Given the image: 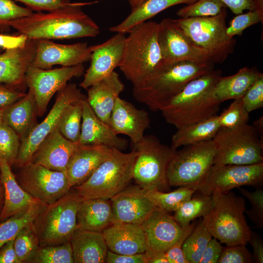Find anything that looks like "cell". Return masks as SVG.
I'll return each mask as SVG.
<instances>
[{"mask_svg":"<svg viewBox=\"0 0 263 263\" xmlns=\"http://www.w3.org/2000/svg\"><path fill=\"white\" fill-rule=\"evenodd\" d=\"M83 99L71 104L65 109L57 126L65 138L74 143H78L80 135Z\"/></svg>","mask_w":263,"mask_h":263,"instance_id":"39","label":"cell"},{"mask_svg":"<svg viewBox=\"0 0 263 263\" xmlns=\"http://www.w3.org/2000/svg\"><path fill=\"white\" fill-rule=\"evenodd\" d=\"M129 4L130 5V6L131 7V11H132L137 7H138L139 6H140L142 4H143L144 2H145L147 0H128Z\"/></svg>","mask_w":263,"mask_h":263,"instance_id":"62","label":"cell"},{"mask_svg":"<svg viewBox=\"0 0 263 263\" xmlns=\"http://www.w3.org/2000/svg\"><path fill=\"white\" fill-rule=\"evenodd\" d=\"M112 151V149L103 145L79 144L66 167L70 187L79 185L87 180Z\"/></svg>","mask_w":263,"mask_h":263,"instance_id":"23","label":"cell"},{"mask_svg":"<svg viewBox=\"0 0 263 263\" xmlns=\"http://www.w3.org/2000/svg\"><path fill=\"white\" fill-rule=\"evenodd\" d=\"M220 128L218 114L180 128L171 138L170 147L176 150L181 146L211 140Z\"/></svg>","mask_w":263,"mask_h":263,"instance_id":"33","label":"cell"},{"mask_svg":"<svg viewBox=\"0 0 263 263\" xmlns=\"http://www.w3.org/2000/svg\"><path fill=\"white\" fill-rule=\"evenodd\" d=\"M78 145L65 138L56 128L41 142L30 162L66 172L69 160Z\"/></svg>","mask_w":263,"mask_h":263,"instance_id":"24","label":"cell"},{"mask_svg":"<svg viewBox=\"0 0 263 263\" xmlns=\"http://www.w3.org/2000/svg\"><path fill=\"white\" fill-rule=\"evenodd\" d=\"M3 109H0V124L3 122Z\"/></svg>","mask_w":263,"mask_h":263,"instance_id":"64","label":"cell"},{"mask_svg":"<svg viewBox=\"0 0 263 263\" xmlns=\"http://www.w3.org/2000/svg\"><path fill=\"white\" fill-rule=\"evenodd\" d=\"M7 85H0V109H4L26 95Z\"/></svg>","mask_w":263,"mask_h":263,"instance_id":"53","label":"cell"},{"mask_svg":"<svg viewBox=\"0 0 263 263\" xmlns=\"http://www.w3.org/2000/svg\"><path fill=\"white\" fill-rule=\"evenodd\" d=\"M102 234L109 250L121 254L144 253L147 244L141 225L114 223Z\"/></svg>","mask_w":263,"mask_h":263,"instance_id":"26","label":"cell"},{"mask_svg":"<svg viewBox=\"0 0 263 263\" xmlns=\"http://www.w3.org/2000/svg\"><path fill=\"white\" fill-rule=\"evenodd\" d=\"M214 204L202 221L212 237L226 245H246L251 230L244 215L245 202L232 191L214 193Z\"/></svg>","mask_w":263,"mask_h":263,"instance_id":"5","label":"cell"},{"mask_svg":"<svg viewBox=\"0 0 263 263\" xmlns=\"http://www.w3.org/2000/svg\"><path fill=\"white\" fill-rule=\"evenodd\" d=\"M158 23L146 21L128 33L118 67L133 87L140 85L163 66L158 41Z\"/></svg>","mask_w":263,"mask_h":263,"instance_id":"4","label":"cell"},{"mask_svg":"<svg viewBox=\"0 0 263 263\" xmlns=\"http://www.w3.org/2000/svg\"><path fill=\"white\" fill-rule=\"evenodd\" d=\"M77 228L102 232L113 223V214L110 199H84L79 207Z\"/></svg>","mask_w":263,"mask_h":263,"instance_id":"30","label":"cell"},{"mask_svg":"<svg viewBox=\"0 0 263 263\" xmlns=\"http://www.w3.org/2000/svg\"><path fill=\"white\" fill-rule=\"evenodd\" d=\"M261 74L255 67H245L234 75L221 76L214 85V94L221 103L242 98Z\"/></svg>","mask_w":263,"mask_h":263,"instance_id":"32","label":"cell"},{"mask_svg":"<svg viewBox=\"0 0 263 263\" xmlns=\"http://www.w3.org/2000/svg\"><path fill=\"white\" fill-rule=\"evenodd\" d=\"M253 250L254 262L263 263V240L260 235L251 230L249 239L248 241Z\"/></svg>","mask_w":263,"mask_h":263,"instance_id":"57","label":"cell"},{"mask_svg":"<svg viewBox=\"0 0 263 263\" xmlns=\"http://www.w3.org/2000/svg\"><path fill=\"white\" fill-rule=\"evenodd\" d=\"M10 166L5 160H0V178L4 192L0 221L22 214L40 201L31 196L20 187Z\"/></svg>","mask_w":263,"mask_h":263,"instance_id":"27","label":"cell"},{"mask_svg":"<svg viewBox=\"0 0 263 263\" xmlns=\"http://www.w3.org/2000/svg\"><path fill=\"white\" fill-rule=\"evenodd\" d=\"M25 263H74L71 244L39 246Z\"/></svg>","mask_w":263,"mask_h":263,"instance_id":"40","label":"cell"},{"mask_svg":"<svg viewBox=\"0 0 263 263\" xmlns=\"http://www.w3.org/2000/svg\"><path fill=\"white\" fill-rule=\"evenodd\" d=\"M20 143V137L10 127L3 122L0 124V160L10 166L15 164Z\"/></svg>","mask_w":263,"mask_h":263,"instance_id":"43","label":"cell"},{"mask_svg":"<svg viewBox=\"0 0 263 263\" xmlns=\"http://www.w3.org/2000/svg\"><path fill=\"white\" fill-rule=\"evenodd\" d=\"M15 237L0 248V263H19L14 247Z\"/></svg>","mask_w":263,"mask_h":263,"instance_id":"56","label":"cell"},{"mask_svg":"<svg viewBox=\"0 0 263 263\" xmlns=\"http://www.w3.org/2000/svg\"><path fill=\"white\" fill-rule=\"evenodd\" d=\"M226 8L210 17L178 18L180 27L197 47L205 52L213 63H222L234 49L236 39L226 33Z\"/></svg>","mask_w":263,"mask_h":263,"instance_id":"8","label":"cell"},{"mask_svg":"<svg viewBox=\"0 0 263 263\" xmlns=\"http://www.w3.org/2000/svg\"><path fill=\"white\" fill-rule=\"evenodd\" d=\"M197 0H147L130 14L120 23L109 30L115 33H128L134 26L147 21L167 8L179 4H189Z\"/></svg>","mask_w":263,"mask_h":263,"instance_id":"34","label":"cell"},{"mask_svg":"<svg viewBox=\"0 0 263 263\" xmlns=\"http://www.w3.org/2000/svg\"><path fill=\"white\" fill-rule=\"evenodd\" d=\"M244 244L223 247L217 263H252L253 257Z\"/></svg>","mask_w":263,"mask_h":263,"instance_id":"47","label":"cell"},{"mask_svg":"<svg viewBox=\"0 0 263 263\" xmlns=\"http://www.w3.org/2000/svg\"><path fill=\"white\" fill-rule=\"evenodd\" d=\"M20 1L28 8L38 11H55L62 8L71 2L70 0H15Z\"/></svg>","mask_w":263,"mask_h":263,"instance_id":"50","label":"cell"},{"mask_svg":"<svg viewBox=\"0 0 263 263\" xmlns=\"http://www.w3.org/2000/svg\"><path fill=\"white\" fill-rule=\"evenodd\" d=\"M36 52L31 66L49 69L55 65L70 67L90 60L92 46L87 43H56L47 39L36 40Z\"/></svg>","mask_w":263,"mask_h":263,"instance_id":"18","label":"cell"},{"mask_svg":"<svg viewBox=\"0 0 263 263\" xmlns=\"http://www.w3.org/2000/svg\"><path fill=\"white\" fill-rule=\"evenodd\" d=\"M90 3L71 2L48 13H33L10 21L8 26L32 40L95 37L99 28L81 9L82 6Z\"/></svg>","mask_w":263,"mask_h":263,"instance_id":"1","label":"cell"},{"mask_svg":"<svg viewBox=\"0 0 263 263\" xmlns=\"http://www.w3.org/2000/svg\"><path fill=\"white\" fill-rule=\"evenodd\" d=\"M70 243L74 263H106L108 249L102 232L77 228Z\"/></svg>","mask_w":263,"mask_h":263,"instance_id":"29","label":"cell"},{"mask_svg":"<svg viewBox=\"0 0 263 263\" xmlns=\"http://www.w3.org/2000/svg\"><path fill=\"white\" fill-rule=\"evenodd\" d=\"M196 224L193 223L182 226L169 212L156 207L141 224L147 244L145 252H165L171 246L183 242Z\"/></svg>","mask_w":263,"mask_h":263,"instance_id":"17","label":"cell"},{"mask_svg":"<svg viewBox=\"0 0 263 263\" xmlns=\"http://www.w3.org/2000/svg\"><path fill=\"white\" fill-rule=\"evenodd\" d=\"M106 263H147L144 253L134 254H121L108 250Z\"/></svg>","mask_w":263,"mask_h":263,"instance_id":"52","label":"cell"},{"mask_svg":"<svg viewBox=\"0 0 263 263\" xmlns=\"http://www.w3.org/2000/svg\"><path fill=\"white\" fill-rule=\"evenodd\" d=\"M84 72L83 64L54 69H43L30 65L26 73L25 81L34 95L37 114L43 115L54 94L70 79L81 76Z\"/></svg>","mask_w":263,"mask_h":263,"instance_id":"15","label":"cell"},{"mask_svg":"<svg viewBox=\"0 0 263 263\" xmlns=\"http://www.w3.org/2000/svg\"><path fill=\"white\" fill-rule=\"evenodd\" d=\"M116 34L104 42L92 46L91 64L79 86L88 89L90 86L111 74L121 61L126 36Z\"/></svg>","mask_w":263,"mask_h":263,"instance_id":"19","label":"cell"},{"mask_svg":"<svg viewBox=\"0 0 263 263\" xmlns=\"http://www.w3.org/2000/svg\"><path fill=\"white\" fill-rule=\"evenodd\" d=\"M114 223L141 225L156 207L147 190L136 185L127 187L110 199Z\"/></svg>","mask_w":263,"mask_h":263,"instance_id":"20","label":"cell"},{"mask_svg":"<svg viewBox=\"0 0 263 263\" xmlns=\"http://www.w3.org/2000/svg\"><path fill=\"white\" fill-rule=\"evenodd\" d=\"M28 40L23 34L13 36L0 34V47L6 50H10L24 46Z\"/></svg>","mask_w":263,"mask_h":263,"instance_id":"54","label":"cell"},{"mask_svg":"<svg viewBox=\"0 0 263 263\" xmlns=\"http://www.w3.org/2000/svg\"><path fill=\"white\" fill-rule=\"evenodd\" d=\"M236 15L243 13L245 10H254V0H219Z\"/></svg>","mask_w":263,"mask_h":263,"instance_id":"55","label":"cell"},{"mask_svg":"<svg viewBox=\"0 0 263 263\" xmlns=\"http://www.w3.org/2000/svg\"><path fill=\"white\" fill-rule=\"evenodd\" d=\"M183 242L171 246L165 252L169 263H188L182 248Z\"/></svg>","mask_w":263,"mask_h":263,"instance_id":"58","label":"cell"},{"mask_svg":"<svg viewBox=\"0 0 263 263\" xmlns=\"http://www.w3.org/2000/svg\"><path fill=\"white\" fill-rule=\"evenodd\" d=\"M263 117L262 116L253 123V126L256 130L260 139L263 141Z\"/></svg>","mask_w":263,"mask_h":263,"instance_id":"60","label":"cell"},{"mask_svg":"<svg viewBox=\"0 0 263 263\" xmlns=\"http://www.w3.org/2000/svg\"><path fill=\"white\" fill-rule=\"evenodd\" d=\"M134 147L133 150L138 151L132 172L136 185L148 190H168V168L176 150L162 143L152 135H145Z\"/></svg>","mask_w":263,"mask_h":263,"instance_id":"10","label":"cell"},{"mask_svg":"<svg viewBox=\"0 0 263 263\" xmlns=\"http://www.w3.org/2000/svg\"><path fill=\"white\" fill-rule=\"evenodd\" d=\"M158 23V41L163 65L182 61L212 63L207 53L192 43L175 19L166 18Z\"/></svg>","mask_w":263,"mask_h":263,"instance_id":"16","label":"cell"},{"mask_svg":"<svg viewBox=\"0 0 263 263\" xmlns=\"http://www.w3.org/2000/svg\"><path fill=\"white\" fill-rule=\"evenodd\" d=\"M197 191L190 186H181L170 192L157 189L147 190V195L156 207L168 212H174L185 201L190 199Z\"/></svg>","mask_w":263,"mask_h":263,"instance_id":"36","label":"cell"},{"mask_svg":"<svg viewBox=\"0 0 263 263\" xmlns=\"http://www.w3.org/2000/svg\"><path fill=\"white\" fill-rule=\"evenodd\" d=\"M138 151L124 153L112 149L109 156L83 183L75 186L83 199H110L126 188L132 179V172Z\"/></svg>","mask_w":263,"mask_h":263,"instance_id":"6","label":"cell"},{"mask_svg":"<svg viewBox=\"0 0 263 263\" xmlns=\"http://www.w3.org/2000/svg\"><path fill=\"white\" fill-rule=\"evenodd\" d=\"M263 162L248 165H213L204 179L193 187L202 194L225 193L244 186L261 188Z\"/></svg>","mask_w":263,"mask_h":263,"instance_id":"12","label":"cell"},{"mask_svg":"<svg viewBox=\"0 0 263 263\" xmlns=\"http://www.w3.org/2000/svg\"><path fill=\"white\" fill-rule=\"evenodd\" d=\"M214 204L212 194L202 195L182 203L174 212L173 218L182 226H187L195 219L203 217L211 208Z\"/></svg>","mask_w":263,"mask_h":263,"instance_id":"35","label":"cell"},{"mask_svg":"<svg viewBox=\"0 0 263 263\" xmlns=\"http://www.w3.org/2000/svg\"><path fill=\"white\" fill-rule=\"evenodd\" d=\"M226 8L219 0H197L179 9L176 15L179 18L214 16Z\"/></svg>","mask_w":263,"mask_h":263,"instance_id":"42","label":"cell"},{"mask_svg":"<svg viewBox=\"0 0 263 263\" xmlns=\"http://www.w3.org/2000/svg\"><path fill=\"white\" fill-rule=\"evenodd\" d=\"M36 40L28 39L21 47L0 53V83L16 88L25 84L26 71L36 52Z\"/></svg>","mask_w":263,"mask_h":263,"instance_id":"25","label":"cell"},{"mask_svg":"<svg viewBox=\"0 0 263 263\" xmlns=\"http://www.w3.org/2000/svg\"><path fill=\"white\" fill-rule=\"evenodd\" d=\"M223 246L216 238L213 237L209 241L199 263H217Z\"/></svg>","mask_w":263,"mask_h":263,"instance_id":"51","label":"cell"},{"mask_svg":"<svg viewBox=\"0 0 263 263\" xmlns=\"http://www.w3.org/2000/svg\"><path fill=\"white\" fill-rule=\"evenodd\" d=\"M37 109L32 93L29 90L22 98L3 109V122L10 127L21 141L33 128Z\"/></svg>","mask_w":263,"mask_h":263,"instance_id":"31","label":"cell"},{"mask_svg":"<svg viewBox=\"0 0 263 263\" xmlns=\"http://www.w3.org/2000/svg\"><path fill=\"white\" fill-rule=\"evenodd\" d=\"M248 113L263 107V74L262 73L242 97Z\"/></svg>","mask_w":263,"mask_h":263,"instance_id":"49","label":"cell"},{"mask_svg":"<svg viewBox=\"0 0 263 263\" xmlns=\"http://www.w3.org/2000/svg\"><path fill=\"white\" fill-rule=\"evenodd\" d=\"M222 73L213 69L189 81L160 111L166 121L179 129L217 115L221 103L213 88Z\"/></svg>","mask_w":263,"mask_h":263,"instance_id":"2","label":"cell"},{"mask_svg":"<svg viewBox=\"0 0 263 263\" xmlns=\"http://www.w3.org/2000/svg\"><path fill=\"white\" fill-rule=\"evenodd\" d=\"M124 88L118 74L113 71L87 89L89 104L98 117L109 126L116 100Z\"/></svg>","mask_w":263,"mask_h":263,"instance_id":"28","label":"cell"},{"mask_svg":"<svg viewBox=\"0 0 263 263\" xmlns=\"http://www.w3.org/2000/svg\"><path fill=\"white\" fill-rule=\"evenodd\" d=\"M46 204L40 201L25 213L12 217L0 224V248L14 238L24 227L32 223Z\"/></svg>","mask_w":263,"mask_h":263,"instance_id":"38","label":"cell"},{"mask_svg":"<svg viewBox=\"0 0 263 263\" xmlns=\"http://www.w3.org/2000/svg\"><path fill=\"white\" fill-rule=\"evenodd\" d=\"M4 200V192L3 185L0 178V214L1 212Z\"/></svg>","mask_w":263,"mask_h":263,"instance_id":"63","label":"cell"},{"mask_svg":"<svg viewBox=\"0 0 263 263\" xmlns=\"http://www.w3.org/2000/svg\"><path fill=\"white\" fill-rule=\"evenodd\" d=\"M82 118L79 145H103L121 151L128 146V141L119 137L112 128L95 114L86 98L82 100Z\"/></svg>","mask_w":263,"mask_h":263,"instance_id":"22","label":"cell"},{"mask_svg":"<svg viewBox=\"0 0 263 263\" xmlns=\"http://www.w3.org/2000/svg\"><path fill=\"white\" fill-rule=\"evenodd\" d=\"M240 193L245 196L251 205L250 210H245L244 213L247 215L257 228L263 227V189L261 188L254 191L238 188Z\"/></svg>","mask_w":263,"mask_h":263,"instance_id":"45","label":"cell"},{"mask_svg":"<svg viewBox=\"0 0 263 263\" xmlns=\"http://www.w3.org/2000/svg\"><path fill=\"white\" fill-rule=\"evenodd\" d=\"M83 198L70 191L55 202L46 204L33 222L39 246L70 242L77 228L76 216Z\"/></svg>","mask_w":263,"mask_h":263,"instance_id":"7","label":"cell"},{"mask_svg":"<svg viewBox=\"0 0 263 263\" xmlns=\"http://www.w3.org/2000/svg\"><path fill=\"white\" fill-rule=\"evenodd\" d=\"M55 102L44 119L34 127L21 141L15 163L22 167L29 163L35 150L52 132L57 128L60 118L71 104L86 97L75 83H67L58 92Z\"/></svg>","mask_w":263,"mask_h":263,"instance_id":"13","label":"cell"},{"mask_svg":"<svg viewBox=\"0 0 263 263\" xmlns=\"http://www.w3.org/2000/svg\"><path fill=\"white\" fill-rule=\"evenodd\" d=\"M249 113L242 98L234 99L229 106L219 115L221 127L233 128L247 124Z\"/></svg>","mask_w":263,"mask_h":263,"instance_id":"44","label":"cell"},{"mask_svg":"<svg viewBox=\"0 0 263 263\" xmlns=\"http://www.w3.org/2000/svg\"><path fill=\"white\" fill-rule=\"evenodd\" d=\"M212 63L182 61L163 65L140 85L133 95L152 111H161L191 80L213 70Z\"/></svg>","mask_w":263,"mask_h":263,"instance_id":"3","label":"cell"},{"mask_svg":"<svg viewBox=\"0 0 263 263\" xmlns=\"http://www.w3.org/2000/svg\"><path fill=\"white\" fill-rule=\"evenodd\" d=\"M260 22L261 19L254 10L238 14L231 20L229 26L226 28V35L230 38L236 35L241 36L245 29Z\"/></svg>","mask_w":263,"mask_h":263,"instance_id":"48","label":"cell"},{"mask_svg":"<svg viewBox=\"0 0 263 263\" xmlns=\"http://www.w3.org/2000/svg\"><path fill=\"white\" fill-rule=\"evenodd\" d=\"M212 238V235L205 226L202 220H200L185 239L182 245L188 263H199L207 244Z\"/></svg>","mask_w":263,"mask_h":263,"instance_id":"37","label":"cell"},{"mask_svg":"<svg viewBox=\"0 0 263 263\" xmlns=\"http://www.w3.org/2000/svg\"><path fill=\"white\" fill-rule=\"evenodd\" d=\"M32 13L31 9L19 6L13 0H0V29L9 27L10 21Z\"/></svg>","mask_w":263,"mask_h":263,"instance_id":"46","label":"cell"},{"mask_svg":"<svg viewBox=\"0 0 263 263\" xmlns=\"http://www.w3.org/2000/svg\"><path fill=\"white\" fill-rule=\"evenodd\" d=\"M254 10L258 14L262 23L263 21V0H254Z\"/></svg>","mask_w":263,"mask_h":263,"instance_id":"61","label":"cell"},{"mask_svg":"<svg viewBox=\"0 0 263 263\" xmlns=\"http://www.w3.org/2000/svg\"><path fill=\"white\" fill-rule=\"evenodd\" d=\"M148 112L139 109L133 104L118 97L111 113L110 126L117 134L130 137L134 146L144 137L145 131L150 126Z\"/></svg>","mask_w":263,"mask_h":263,"instance_id":"21","label":"cell"},{"mask_svg":"<svg viewBox=\"0 0 263 263\" xmlns=\"http://www.w3.org/2000/svg\"><path fill=\"white\" fill-rule=\"evenodd\" d=\"M39 247L38 236L33 224L22 228L14 239V247L19 263H25Z\"/></svg>","mask_w":263,"mask_h":263,"instance_id":"41","label":"cell"},{"mask_svg":"<svg viewBox=\"0 0 263 263\" xmlns=\"http://www.w3.org/2000/svg\"><path fill=\"white\" fill-rule=\"evenodd\" d=\"M21 167L17 180L20 187L36 199L50 204L70 190L66 172L52 170L31 162Z\"/></svg>","mask_w":263,"mask_h":263,"instance_id":"14","label":"cell"},{"mask_svg":"<svg viewBox=\"0 0 263 263\" xmlns=\"http://www.w3.org/2000/svg\"><path fill=\"white\" fill-rule=\"evenodd\" d=\"M216 150L213 139L176 150L167 170L169 186L193 187L200 183L213 165Z\"/></svg>","mask_w":263,"mask_h":263,"instance_id":"11","label":"cell"},{"mask_svg":"<svg viewBox=\"0 0 263 263\" xmlns=\"http://www.w3.org/2000/svg\"><path fill=\"white\" fill-rule=\"evenodd\" d=\"M147 263H169L165 252L149 253L145 252Z\"/></svg>","mask_w":263,"mask_h":263,"instance_id":"59","label":"cell"},{"mask_svg":"<svg viewBox=\"0 0 263 263\" xmlns=\"http://www.w3.org/2000/svg\"><path fill=\"white\" fill-rule=\"evenodd\" d=\"M212 139L216 147L213 165H248L263 162V141L252 125L221 127Z\"/></svg>","mask_w":263,"mask_h":263,"instance_id":"9","label":"cell"}]
</instances>
